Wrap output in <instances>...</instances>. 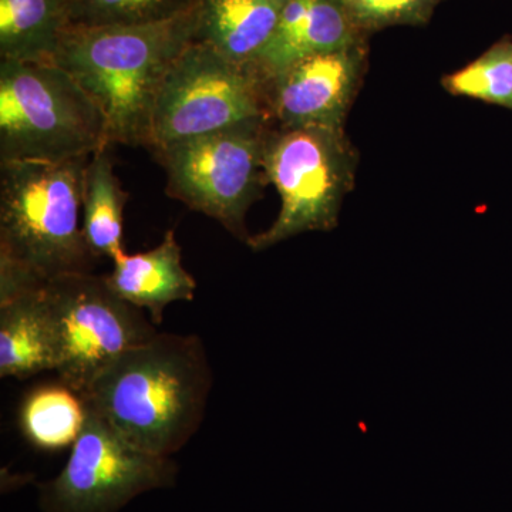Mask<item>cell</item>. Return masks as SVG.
<instances>
[{"mask_svg":"<svg viewBox=\"0 0 512 512\" xmlns=\"http://www.w3.org/2000/svg\"><path fill=\"white\" fill-rule=\"evenodd\" d=\"M357 28L365 32L399 25H421L441 0H343Z\"/></svg>","mask_w":512,"mask_h":512,"instance_id":"20","label":"cell"},{"mask_svg":"<svg viewBox=\"0 0 512 512\" xmlns=\"http://www.w3.org/2000/svg\"><path fill=\"white\" fill-rule=\"evenodd\" d=\"M343 0H285L272 39L252 67L265 82L293 63L362 43Z\"/></svg>","mask_w":512,"mask_h":512,"instance_id":"11","label":"cell"},{"mask_svg":"<svg viewBox=\"0 0 512 512\" xmlns=\"http://www.w3.org/2000/svg\"><path fill=\"white\" fill-rule=\"evenodd\" d=\"M113 262V271L104 275L107 284L123 301L147 311L156 326L163 323L168 305L194 299L197 282L184 268L173 229L156 248L134 255L124 252Z\"/></svg>","mask_w":512,"mask_h":512,"instance_id":"12","label":"cell"},{"mask_svg":"<svg viewBox=\"0 0 512 512\" xmlns=\"http://www.w3.org/2000/svg\"><path fill=\"white\" fill-rule=\"evenodd\" d=\"M441 86L451 96L512 111V37L498 40L476 60L444 76Z\"/></svg>","mask_w":512,"mask_h":512,"instance_id":"18","label":"cell"},{"mask_svg":"<svg viewBox=\"0 0 512 512\" xmlns=\"http://www.w3.org/2000/svg\"><path fill=\"white\" fill-rule=\"evenodd\" d=\"M67 30V0H0L2 60L55 63Z\"/></svg>","mask_w":512,"mask_h":512,"instance_id":"15","label":"cell"},{"mask_svg":"<svg viewBox=\"0 0 512 512\" xmlns=\"http://www.w3.org/2000/svg\"><path fill=\"white\" fill-rule=\"evenodd\" d=\"M255 121L272 123L268 83L254 67L194 42L175 60L158 93L148 150Z\"/></svg>","mask_w":512,"mask_h":512,"instance_id":"6","label":"cell"},{"mask_svg":"<svg viewBox=\"0 0 512 512\" xmlns=\"http://www.w3.org/2000/svg\"><path fill=\"white\" fill-rule=\"evenodd\" d=\"M106 119L72 74L56 63H0V163H62L93 156Z\"/></svg>","mask_w":512,"mask_h":512,"instance_id":"4","label":"cell"},{"mask_svg":"<svg viewBox=\"0 0 512 512\" xmlns=\"http://www.w3.org/2000/svg\"><path fill=\"white\" fill-rule=\"evenodd\" d=\"M55 318L45 285L0 298V376L29 379L56 370Z\"/></svg>","mask_w":512,"mask_h":512,"instance_id":"13","label":"cell"},{"mask_svg":"<svg viewBox=\"0 0 512 512\" xmlns=\"http://www.w3.org/2000/svg\"><path fill=\"white\" fill-rule=\"evenodd\" d=\"M57 335V379L82 394L127 350L157 335L153 320L123 301L92 272L59 276L45 285Z\"/></svg>","mask_w":512,"mask_h":512,"instance_id":"8","label":"cell"},{"mask_svg":"<svg viewBox=\"0 0 512 512\" xmlns=\"http://www.w3.org/2000/svg\"><path fill=\"white\" fill-rule=\"evenodd\" d=\"M90 157L0 163V298L92 272L79 221Z\"/></svg>","mask_w":512,"mask_h":512,"instance_id":"3","label":"cell"},{"mask_svg":"<svg viewBox=\"0 0 512 512\" xmlns=\"http://www.w3.org/2000/svg\"><path fill=\"white\" fill-rule=\"evenodd\" d=\"M197 0H67L69 29L146 25L174 18Z\"/></svg>","mask_w":512,"mask_h":512,"instance_id":"19","label":"cell"},{"mask_svg":"<svg viewBox=\"0 0 512 512\" xmlns=\"http://www.w3.org/2000/svg\"><path fill=\"white\" fill-rule=\"evenodd\" d=\"M86 406V404H84ZM62 473L42 487L46 512H117L138 495L174 484L170 457L134 446L93 410Z\"/></svg>","mask_w":512,"mask_h":512,"instance_id":"9","label":"cell"},{"mask_svg":"<svg viewBox=\"0 0 512 512\" xmlns=\"http://www.w3.org/2000/svg\"><path fill=\"white\" fill-rule=\"evenodd\" d=\"M211 389L201 339L157 333L114 360L80 396L134 446L171 457L200 429Z\"/></svg>","mask_w":512,"mask_h":512,"instance_id":"1","label":"cell"},{"mask_svg":"<svg viewBox=\"0 0 512 512\" xmlns=\"http://www.w3.org/2000/svg\"><path fill=\"white\" fill-rule=\"evenodd\" d=\"M363 45L306 57L268 80L272 124L282 128H345L365 76Z\"/></svg>","mask_w":512,"mask_h":512,"instance_id":"10","label":"cell"},{"mask_svg":"<svg viewBox=\"0 0 512 512\" xmlns=\"http://www.w3.org/2000/svg\"><path fill=\"white\" fill-rule=\"evenodd\" d=\"M264 167L282 207L271 228L249 237L259 252L286 239L338 227L340 208L355 184L357 156L345 128H282L272 124Z\"/></svg>","mask_w":512,"mask_h":512,"instance_id":"5","label":"cell"},{"mask_svg":"<svg viewBox=\"0 0 512 512\" xmlns=\"http://www.w3.org/2000/svg\"><path fill=\"white\" fill-rule=\"evenodd\" d=\"M113 147L90 157L84 175L83 235L94 258L111 261L123 255L124 207L128 194L114 173Z\"/></svg>","mask_w":512,"mask_h":512,"instance_id":"16","label":"cell"},{"mask_svg":"<svg viewBox=\"0 0 512 512\" xmlns=\"http://www.w3.org/2000/svg\"><path fill=\"white\" fill-rule=\"evenodd\" d=\"M82 396L66 384H46L26 397L20 409V429L33 446L57 450L73 446L86 421Z\"/></svg>","mask_w":512,"mask_h":512,"instance_id":"17","label":"cell"},{"mask_svg":"<svg viewBox=\"0 0 512 512\" xmlns=\"http://www.w3.org/2000/svg\"><path fill=\"white\" fill-rule=\"evenodd\" d=\"M195 33V6L146 25L73 28L63 36L55 63L99 106L111 147L148 148L158 93Z\"/></svg>","mask_w":512,"mask_h":512,"instance_id":"2","label":"cell"},{"mask_svg":"<svg viewBox=\"0 0 512 512\" xmlns=\"http://www.w3.org/2000/svg\"><path fill=\"white\" fill-rule=\"evenodd\" d=\"M271 128L255 121L154 151L167 175L168 197L247 242V212L268 184L264 157Z\"/></svg>","mask_w":512,"mask_h":512,"instance_id":"7","label":"cell"},{"mask_svg":"<svg viewBox=\"0 0 512 512\" xmlns=\"http://www.w3.org/2000/svg\"><path fill=\"white\" fill-rule=\"evenodd\" d=\"M285 0H197L195 42L252 66L274 36Z\"/></svg>","mask_w":512,"mask_h":512,"instance_id":"14","label":"cell"}]
</instances>
